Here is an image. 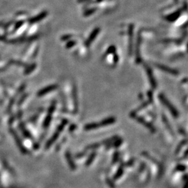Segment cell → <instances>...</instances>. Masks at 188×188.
Instances as JSON below:
<instances>
[{
  "label": "cell",
  "instance_id": "277c9868",
  "mask_svg": "<svg viewBox=\"0 0 188 188\" xmlns=\"http://www.w3.org/2000/svg\"><path fill=\"white\" fill-rule=\"evenodd\" d=\"M141 43H142V36H141V33L139 32L137 33V43H136V63H140L142 62V58L141 55H140V47H141Z\"/></svg>",
  "mask_w": 188,
  "mask_h": 188
},
{
  "label": "cell",
  "instance_id": "5bb4252c",
  "mask_svg": "<svg viewBox=\"0 0 188 188\" xmlns=\"http://www.w3.org/2000/svg\"><path fill=\"white\" fill-rule=\"evenodd\" d=\"M96 11H97V8H92L91 9L86 10L85 12L84 13V15L85 17H88L89 15H92V14H94Z\"/></svg>",
  "mask_w": 188,
  "mask_h": 188
},
{
  "label": "cell",
  "instance_id": "5b68a950",
  "mask_svg": "<svg viewBox=\"0 0 188 188\" xmlns=\"http://www.w3.org/2000/svg\"><path fill=\"white\" fill-rule=\"evenodd\" d=\"M100 32V27H95V29L92 31L91 33H90V35L88 37V38L86 39L85 41V46L89 47L91 46V44L93 43V42L95 41V38L97 37V36L98 35V33Z\"/></svg>",
  "mask_w": 188,
  "mask_h": 188
},
{
  "label": "cell",
  "instance_id": "6da1fadb",
  "mask_svg": "<svg viewBox=\"0 0 188 188\" xmlns=\"http://www.w3.org/2000/svg\"><path fill=\"white\" fill-rule=\"evenodd\" d=\"M115 121H116V119H115L114 117H109L99 123H89V124H86L85 126V130H95V129H98L100 127H103V126L113 124Z\"/></svg>",
  "mask_w": 188,
  "mask_h": 188
},
{
  "label": "cell",
  "instance_id": "4fadbf2b",
  "mask_svg": "<svg viewBox=\"0 0 188 188\" xmlns=\"http://www.w3.org/2000/svg\"><path fill=\"white\" fill-rule=\"evenodd\" d=\"M66 158H67V160L68 161V164H69L70 167H71V169L74 170L75 169V166L73 162H72V159H71V155H70L68 153L66 154Z\"/></svg>",
  "mask_w": 188,
  "mask_h": 188
},
{
  "label": "cell",
  "instance_id": "7c38bea8",
  "mask_svg": "<svg viewBox=\"0 0 188 188\" xmlns=\"http://www.w3.org/2000/svg\"><path fill=\"white\" fill-rule=\"evenodd\" d=\"M116 52V47L115 46H111L108 47V49L107 50L106 52V55H114V53Z\"/></svg>",
  "mask_w": 188,
  "mask_h": 188
},
{
  "label": "cell",
  "instance_id": "ba28073f",
  "mask_svg": "<svg viewBox=\"0 0 188 188\" xmlns=\"http://www.w3.org/2000/svg\"><path fill=\"white\" fill-rule=\"evenodd\" d=\"M181 13H182V9H178V11H175V12L170 13V14H169V15H166L164 17V18L168 22H175L177 20V19L179 18V17H180Z\"/></svg>",
  "mask_w": 188,
  "mask_h": 188
},
{
  "label": "cell",
  "instance_id": "9c48e42d",
  "mask_svg": "<svg viewBox=\"0 0 188 188\" xmlns=\"http://www.w3.org/2000/svg\"><path fill=\"white\" fill-rule=\"evenodd\" d=\"M146 73H147V75L148 77V80H149V81H150L151 86H152L153 87L155 88L156 82H155V78H154V77H153L152 70H151V68H149V67L146 66Z\"/></svg>",
  "mask_w": 188,
  "mask_h": 188
},
{
  "label": "cell",
  "instance_id": "2e32d148",
  "mask_svg": "<svg viewBox=\"0 0 188 188\" xmlns=\"http://www.w3.org/2000/svg\"><path fill=\"white\" fill-rule=\"evenodd\" d=\"M72 37V35H71V34H66V35H63V36H61V41H65L68 40V39H71Z\"/></svg>",
  "mask_w": 188,
  "mask_h": 188
},
{
  "label": "cell",
  "instance_id": "d6986e66",
  "mask_svg": "<svg viewBox=\"0 0 188 188\" xmlns=\"http://www.w3.org/2000/svg\"><path fill=\"white\" fill-rule=\"evenodd\" d=\"M173 1H174L175 4H178V2H179V0H173Z\"/></svg>",
  "mask_w": 188,
  "mask_h": 188
},
{
  "label": "cell",
  "instance_id": "8992f818",
  "mask_svg": "<svg viewBox=\"0 0 188 188\" xmlns=\"http://www.w3.org/2000/svg\"><path fill=\"white\" fill-rule=\"evenodd\" d=\"M155 65L157 68L161 70L162 71L167 72V73L172 75H178V71H176V70H175V69L171 68L169 66H165V65H163V64H160V63H155Z\"/></svg>",
  "mask_w": 188,
  "mask_h": 188
},
{
  "label": "cell",
  "instance_id": "7a4b0ae2",
  "mask_svg": "<svg viewBox=\"0 0 188 188\" xmlns=\"http://www.w3.org/2000/svg\"><path fill=\"white\" fill-rule=\"evenodd\" d=\"M160 100L162 101V103H163V105H164L165 107H167V109H169L173 116L176 118L178 116V110L174 107H173V105L169 102V100H168L167 98H165L163 95L161 94L160 95Z\"/></svg>",
  "mask_w": 188,
  "mask_h": 188
},
{
  "label": "cell",
  "instance_id": "8fae6325",
  "mask_svg": "<svg viewBox=\"0 0 188 188\" xmlns=\"http://www.w3.org/2000/svg\"><path fill=\"white\" fill-rule=\"evenodd\" d=\"M57 85H50L49 86H47L46 88H45L43 89V90L41 91L38 93V94H39V95H43V94H46L47 93H48V92H50V91H52L55 90V89H57Z\"/></svg>",
  "mask_w": 188,
  "mask_h": 188
},
{
  "label": "cell",
  "instance_id": "9a60e30c",
  "mask_svg": "<svg viewBox=\"0 0 188 188\" xmlns=\"http://www.w3.org/2000/svg\"><path fill=\"white\" fill-rule=\"evenodd\" d=\"M75 45H76V41H74V40H71L66 43V47L67 49H70V48H71V47H74Z\"/></svg>",
  "mask_w": 188,
  "mask_h": 188
},
{
  "label": "cell",
  "instance_id": "ac0fdd59",
  "mask_svg": "<svg viewBox=\"0 0 188 188\" xmlns=\"http://www.w3.org/2000/svg\"><path fill=\"white\" fill-rule=\"evenodd\" d=\"M24 24V21L23 20H21V21H19L16 23L15 26V28H14V31L15 30H17L18 29H19L20 27L22 24Z\"/></svg>",
  "mask_w": 188,
  "mask_h": 188
},
{
  "label": "cell",
  "instance_id": "e0dca14e",
  "mask_svg": "<svg viewBox=\"0 0 188 188\" xmlns=\"http://www.w3.org/2000/svg\"><path fill=\"white\" fill-rule=\"evenodd\" d=\"M95 153L92 154V155L90 156V158H89V159L87 160V162H86V165L91 164L92 161H93L94 159L95 158Z\"/></svg>",
  "mask_w": 188,
  "mask_h": 188
},
{
  "label": "cell",
  "instance_id": "3957f363",
  "mask_svg": "<svg viewBox=\"0 0 188 188\" xmlns=\"http://www.w3.org/2000/svg\"><path fill=\"white\" fill-rule=\"evenodd\" d=\"M134 24H130L128 26V53L129 55H131L133 54V38H134Z\"/></svg>",
  "mask_w": 188,
  "mask_h": 188
},
{
  "label": "cell",
  "instance_id": "52a82bcc",
  "mask_svg": "<svg viewBox=\"0 0 188 188\" xmlns=\"http://www.w3.org/2000/svg\"><path fill=\"white\" fill-rule=\"evenodd\" d=\"M47 14H48V13H47V11H42L41 13H40L38 14V15H36L33 17V18H30L29 20H28V22H29L30 24H33V23H36V22H38L41 21L42 20L45 19L47 17Z\"/></svg>",
  "mask_w": 188,
  "mask_h": 188
},
{
  "label": "cell",
  "instance_id": "30bf717a",
  "mask_svg": "<svg viewBox=\"0 0 188 188\" xmlns=\"http://www.w3.org/2000/svg\"><path fill=\"white\" fill-rule=\"evenodd\" d=\"M135 119H136V120H137V121L140 122V123H142V124L144 125L145 126V127H146L148 129H149V130L151 131L155 132V129L153 128V126L152 125H151V124H150V123H148V122L146 121V120L144 119H142V118H139L138 116H135Z\"/></svg>",
  "mask_w": 188,
  "mask_h": 188
}]
</instances>
